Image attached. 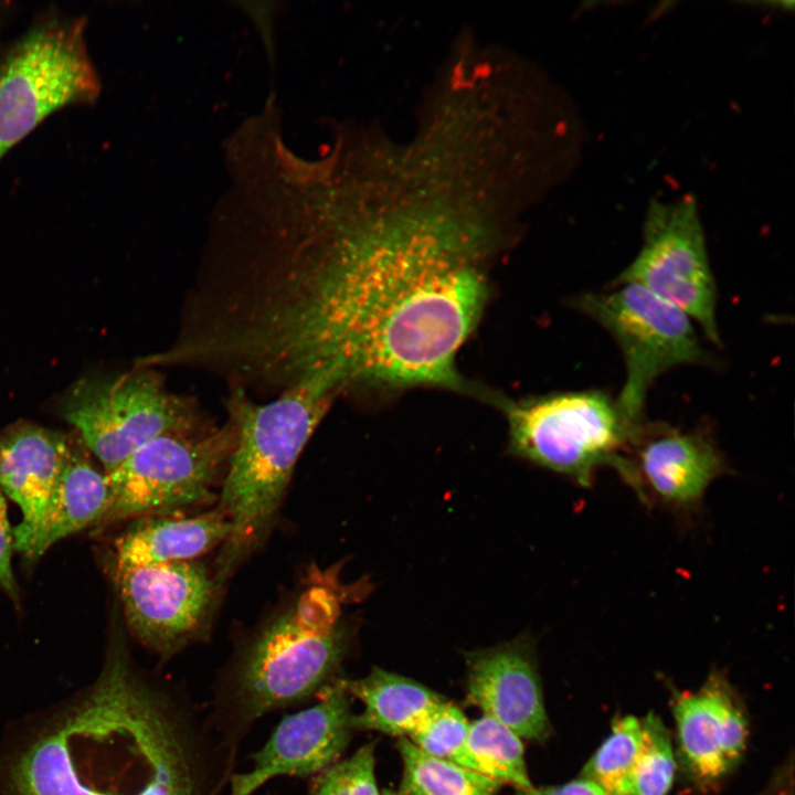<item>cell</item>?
I'll list each match as a JSON object with an SVG mask.
<instances>
[{"label":"cell","mask_w":795,"mask_h":795,"mask_svg":"<svg viewBox=\"0 0 795 795\" xmlns=\"http://www.w3.org/2000/svg\"><path fill=\"white\" fill-rule=\"evenodd\" d=\"M305 242L224 275L219 352L243 385L447 389L479 398L457 368L489 298L478 242L402 226Z\"/></svg>","instance_id":"1"},{"label":"cell","mask_w":795,"mask_h":795,"mask_svg":"<svg viewBox=\"0 0 795 795\" xmlns=\"http://www.w3.org/2000/svg\"><path fill=\"white\" fill-rule=\"evenodd\" d=\"M210 745L188 707L110 643L94 690L20 759L19 795H216Z\"/></svg>","instance_id":"2"},{"label":"cell","mask_w":795,"mask_h":795,"mask_svg":"<svg viewBox=\"0 0 795 795\" xmlns=\"http://www.w3.org/2000/svg\"><path fill=\"white\" fill-rule=\"evenodd\" d=\"M230 389L235 444L218 508L232 529L218 561L219 586L266 536L301 452L337 395L318 381L290 386L266 403Z\"/></svg>","instance_id":"3"},{"label":"cell","mask_w":795,"mask_h":795,"mask_svg":"<svg viewBox=\"0 0 795 795\" xmlns=\"http://www.w3.org/2000/svg\"><path fill=\"white\" fill-rule=\"evenodd\" d=\"M325 575L304 590L241 655L218 716L224 746L262 716L319 696L333 683L348 636L341 621L344 589Z\"/></svg>","instance_id":"4"},{"label":"cell","mask_w":795,"mask_h":795,"mask_svg":"<svg viewBox=\"0 0 795 795\" xmlns=\"http://www.w3.org/2000/svg\"><path fill=\"white\" fill-rule=\"evenodd\" d=\"M508 425L510 451L590 486L601 467L619 474L642 426L600 391L558 392L511 400L495 394Z\"/></svg>","instance_id":"5"},{"label":"cell","mask_w":795,"mask_h":795,"mask_svg":"<svg viewBox=\"0 0 795 795\" xmlns=\"http://www.w3.org/2000/svg\"><path fill=\"white\" fill-rule=\"evenodd\" d=\"M99 91L85 19L38 22L0 61V160L51 114L92 104Z\"/></svg>","instance_id":"6"},{"label":"cell","mask_w":795,"mask_h":795,"mask_svg":"<svg viewBox=\"0 0 795 795\" xmlns=\"http://www.w3.org/2000/svg\"><path fill=\"white\" fill-rule=\"evenodd\" d=\"M59 410L105 474L160 435L203 425L192 399L170 392L159 373L144 367L77 380L63 395Z\"/></svg>","instance_id":"7"},{"label":"cell","mask_w":795,"mask_h":795,"mask_svg":"<svg viewBox=\"0 0 795 795\" xmlns=\"http://www.w3.org/2000/svg\"><path fill=\"white\" fill-rule=\"evenodd\" d=\"M234 444L230 420L222 427L203 424L153 438L105 474L108 504L95 527L102 530L126 519L159 516L208 500Z\"/></svg>","instance_id":"8"},{"label":"cell","mask_w":795,"mask_h":795,"mask_svg":"<svg viewBox=\"0 0 795 795\" xmlns=\"http://www.w3.org/2000/svg\"><path fill=\"white\" fill-rule=\"evenodd\" d=\"M581 296L576 304L617 342L625 381L616 400L624 416L644 425V407L654 382L683 364L707 361L693 320L681 309L636 284Z\"/></svg>","instance_id":"9"},{"label":"cell","mask_w":795,"mask_h":795,"mask_svg":"<svg viewBox=\"0 0 795 795\" xmlns=\"http://www.w3.org/2000/svg\"><path fill=\"white\" fill-rule=\"evenodd\" d=\"M636 284L686 312L706 337L720 344L717 287L696 201H654L643 244L614 284Z\"/></svg>","instance_id":"10"},{"label":"cell","mask_w":795,"mask_h":795,"mask_svg":"<svg viewBox=\"0 0 795 795\" xmlns=\"http://www.w3.org/2000/svg\"><path fill=\"white\" fill-rule=\"evenodd\" d=\"M125 621L134 636L169 658L203 634L220 589L193 561L115 569Z\"/></svg>","instance_id":"11"},{"label":"cell","mask_w":795,"mask_h":795,"mask_svg":"<svg viewBox=\"0 0 795 795\" xmlns=\"http://www.w3.org/2000/svg\"><path fill=\"white\" fill-rule=\"evenodd\" d=\"M350 698L336 679L312 707L284 717L251 768L230 775V795H252L272 778L310 776L338 762L354 730Z\"/></svg>","instance_id":"12"},{"label":"cell","mask_w":795,"mask_h":795,"mask_svg":"<svg viewBox=\"0 0 795 795\" xmlns=\"http://www.w3.org/2000/svg\"><path fill=\"white\" fill-rule=\"evenodd\" d=\"M728 468L706 432L644 425L621 477L646 504L688 511L698 507L709 486Z\"/></svg>","instance_id":"13"},{"label":"cell","mask_w":795,"mask_h":795,"mask_svg":"<svg viewBox=\"0 0 795 795\" xmlns=\"http://www.w3.org/2000/svg\"><path fill=\"white\" fill-rule=\"evenodd\" d=\"M680 757L689 775L709 785L739 763L748 741V720L724 676L714 671L695 692L672 703Z\"/></svg>","instance_id":"14"},{"label":"cell","mask_w":795,"mask_h":795,"mask_svg":"<svg viewBox=\"0 0 795 795\" xmlns=\"http://www.w3.org/2000/svg\"><path fill=\"white\" fill-rule=\"evenodd\" d=\"M469 701L526 740H542L550 729L540 678L521 640L477 650L467 658Z\"/></svg>","instance_id":"15"},{"label":"cell","mask_w":795,"mask_h":795,"mask_svg":"<svg viewBox=\"0 0 795 795\" xmlns=\"http://www.w3.org/2000/svg\"><path fill=\"white\" fill-rule=\"evenodd\" d=\"M71 442L60 432L20 422L0 433V487L21 511L14 550L24 558L65 464Z\"/></svg>","instance_id":"16"},{"label":"cell","mask_w":795,"mask_h":795,"mask_svg":"<svg viewBox=\"0 0 795 795\" xmlns=\"http://www.w3.org/2000/svg\"><path fill=\"white\" fill-rule=\"evenodd\" d=\"M231 522L219 509L193 517L149 516L131 524L115 543V569L193 561L230 537Z\"/></svg>","instance_id":"17"},{"label":"cell","mask_w":795,"mask_h":795,"mask_svg":"<svg viewBox=\"0 0 795 795\" xmlns=\"http://www.w3.org/2000/svg\"><path fill=\"white\" fill-rule=\"evenodd\" d=\"M108 504L105 474L98 471L83 449L71 444L65 464L25 559L34 561L57 541L103 518Z\"/></svg>","instance_id":"18"},{"label":"cell","mask_w":795,"mask_h":795,"mask_svg":"<svg viewBox=\"0 0 795 795\" xmlns=\"http://www.w3.org/2000/svg\"><path fill=\"white\" fill-rule=\"evenodd\" d=\"M341 682L363 706L359 714H353L354 730L399 738H407L445 700L415 680L380 668H373L363 678Z\"/></svg>","instance_id":"19"},{"label":"cell","mask_w":795,"mask_h":795,"mask_svg":"<svg viewBox=\"0 0 795 795\" xmlns=\"http://www.w3.org/2000/svg\"><path fill=\"white\" fill-rule=\"evenodd\" d=\"M453 762L516 791L533 786L522 739L486 716L470 722L465 744Z\"/></svg>","instance_id":"20"},{"label":"cell","mask_w":795,"mask_h":795,"mask_svg":"<svg viewBox=\"0 0 795 795\" xmlns=\"http://www.w3.org/2000/svg\"><path fill=\"white\" fill-rule=\"evenodd\" d=\"M403 763L400 795H496L501 784L455 762L418 750L400 738Z\"/></svg>","instance_id":"21"},{"label":"cell","mask_w":795,"mask_h":795,"mask_svg":"<svg viewBox=\"0 0 795 795\" xmlns=\"http://www.w3.org/2000/svg\"><path fill=\"white\" fill-rule=\"evenodd\" d=\"M643 742L642 720L634 716L617 719L610 735L585 763L580 774L605 795H622Z\"/></svg>","instance_id":"22"},{"label":"cell","mask_w":795,"mask_h":795,"mask_svg":"<svg viewBox=\"0 0 795 795\" xmlns=\"http://www.w3.org/2000/svg\"><path fill=\"white\" fill-rule=\"evenodd\" d=\"M642 748L622 795H667L676 772L670 733L653 712L642 719Z\"/></svg>","instance_id":"23"},{"label":"cell","mask_w":795,"mask_h":795,"mask_svg":"<svg viewBox=\"0 0 795 795\" xmlns=\"http://www.w3.org/2000/svg\"><path fill=\"white\" fill-rule=\"evenodd\" d=\"M469 724L459 708L444 700L406 739L424 753L453 762L465 744Z\"/></svg>","instance_id":"24"},{"label":"cell","mask_w":795,"mask_h":795,"mask_svg":"<svg viewBox=\"0 0 795 795\" xmlns=\"http://www.w3.org/2000/svg\"><path fill=\"white\" fill-rule=\"evenodd\" d=\"M308 795H381L375 780L374 744L359 748L314 780Z\"/></svg>","instance_id":"25"},{"label":"cell","mask_w":795,"mask_h":795,"mask_svg":"<svg viewBox=\"0 0 795 795\" xmlns=\"http://www.w3.org/2000/svg\"><path fill=\"white\" fill-rule=\"evenodd\" d=\"M13 550V530L8 519L6 497L0 487V590L19 605L20 592L11 563Z\"/></svg>","instance_id":"26"},{"label":"cell","mask_w":795,"mask_h":795,"mask_svg":"<svg viewBox=\"0 0 795 795\" xmlns=\"http://www.w3.org/2000/svg\"><path fill=\"white\" fill-rule=\"evenodd\" d=\"M515 795H605V793L592 782L579 776L562 785L517 789Z\"/></svg>","instance_id":"27"},{"label":"cell","mask_w":795,"mask_h":795,"mask_svg":"<svg viewBox=\"0 0 795 795\" xmlns=\"http://www.w3.org/2000/svg\"><path fill=\"white\" fill-rule=\"evenodd\" d=\"M381 795H400V794H396V793L385 789L381 793Z\"/></svg>","instance_id":"28"}]
</instances>
